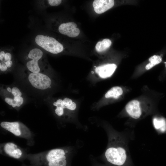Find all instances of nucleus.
<instances>
[{"label": "nucleus", "mask_w": 166, "mask_h": 166, "mask_svg": "<svg viewBox=\"0 0 166 166\" xmlns=\"http://www.w3.org/2000/svg\"><path fill=\"white\" fill-rule=\"evenodd\" d=\"M111 140V144L105 152V157L109 162L113 164L122 165L127 159L126 150L117 139Z\"/></svg>", "instance_id": "obj_1"}, {"label": "nucleus", "mask_w": 166, "mask_h": 166, "mask_svg": "<svg viewBox=\"0 0 166 166\" xmlns=\"http://www.w3.org/2000/svg\"><path fill=\"white\" fill-rule=\"evenodd\" d=\"M34 41L38 46L52 54H58L64 49L63 45L60 42L48 35L38 34L35 36Z\"/></svg>", "instance_id": "obj_2"}, {"label": "nucleus", "mask_w": 166, "mask_h": 166, "mask_svg": "<svg viewBox=\"0 0 166 166\" xmlns=\"http://www.w3.org/2000/svg\"><path fill=\"white\" fill-rule=\"evenodd\" d=\"M43 56V52L38 48H34L30 50L27 56L28 60L26 66L27 69L30 72L39 73L41 68L39 62L42 60Z\"/></svg>", "instance_id": "obj_3"}, {"label": "nucleus", "mask_w": 166, "mask_h": 166, "mask_svg": "<svg viewBox=\"0 0 166 166\" xmlns=\"http://www.w3.org/2000/svg\"><path fill=\"white\" fill-rule=\"evenodd\" d=\"M28 79L33 87L40 90L47 89L51 84V80L48 76L40 73L30 72L28 75Z\"/></svg>", "instance_id": "obj_4"}, {"label": "nucleus", "mask_w": 166, "mask_h": 166, "mask_svg": "<svg viewBox=\"0 0 166 166\" xmlns=\"http://www.w3.org/2000/svg\"><path fill=\"white\" fill-rule=\"evenodd\" d=\"M75 23L69 22L61 23L58 27V31L60 33L71 38L77 36L80 33V30L77 28Z\"/></svg>", "instance_id": "obj_5"}, {"label": "nucleus", "mask_w": 166, "mask_h": 166, "mask_svg": "<svg viewBox=\"0 0 166 166\" xmlns=\"http://www.w3.org/2000/svg\"><path fill=\"white\" fill-rule=\"evenodd\" d=\"M114 4L113 0H95L93 2V6L96 13L101 14L112 7Z\"/></svg>", "instance_id": "obj_6"}, {"label": "nucleus", "mask_w": 166, "mask_h": 166, "mask_svg": "<svg viewBox=\"0 0 166 166\" xmlns=\"http://www.w3.org/2000/svg\"><path fill=\"white\" fill-rule=\"evenodd\" d=\"M125 109L128 114L133 118L138 119L141 114L140 103L137 100H133L129 102L126 105Z\"/></svg>", "instance_id": "obj_7"}, {"label": "nucleus", "mask_w": 166, "mask_h": 166, "mask_svg": "<svg viewBox=\"0 0 166 166\" xmlns=\"http://www.w3.org/2000/svg\"><path fill=\"white\" fill-rule=\"evenodd\" d=\"M117 67L115 64H107L97 67L95 71L100 77L105 78L111 76Z\"/></svg>", "instance_id": "obj_8"}, {"label": "nucleus", "mask_w": 166, "mask_h": 166, "mask_svg": "<svg viewBox=\"0 0 166 166\" xmlns=\"http://www.w3.org/2000/svg\"><path fill=\"white\" fill-rule=\"evenodd\" d=\"M3 149L6 154L15 159H19L22 155V151L16 144L12 142L6 143L4 145Z\"/></svg>", "instance_id": "obj_9"}, {"label": "nucleus", "mask_w": 166, "mask_h": 166, "mask_svg": "<svg viewBox=\"0 0 166 166\" xmlns=\"http://www.w3.org/2000/svg\"><path fill=\"white\" fill-rule=\"evenodd\" d=\"M0 125L2 128L16 136H19L21 134L20 125L18 122L3 121L1 123Z\"/></svg>", "instance_id": "obj_10"}, {"label": "nucleus", "mask_w": 166, "mask_h": 166, "mask_svg": "<svg viewBox=\"0 0 166 166\" xmlns=\"http://www.w3.org/2000/svg\"><path fill=\"white\" fill-rule=\"evenodd\" d=\"M65 154V152L63 149H54L50 150L48 152L46 156L45 160L47 163L54 159Z\"/></svg>", "instance_id": "obj_11"}, {"label": "nucleus", "mask_w": 166, "mask_h": 166, "mask_svg": "<svg viewBox=\"0 0 166 166\" xmlns=\"http://www.w3.org/2000/svg\"><path fill=\"white\" fill-rule=\"evenodd\" d=\"M111 44V41L109 39H104L97 43L95 46L96 50L99 53L103 52L108 49Z\"/></svg>", "instance_id": "obj_12"}, {"label": "nucleus", "mask_w": 166, "mask_h": 166, "mask_svg": "<svg viewBox=\"0 0 166 166\" xmlns=\"http://www.w3.org/2000/svg\"><path fill=\"white\" fill-rule=\"evenodd\" d=\"M123 93L122 89L119 86H115L112 88L106 93L105 95L106 98L113 97L115 98H117L121 95Z\"/></svg>", "instance_id": "obj_13"}, {"label": "nucleus", "mask_w": 166, "mask_h": 166, "mask_svg": "<svg viewBox=\"0 0 166 166\" xmlns=\"http://www.w3.org/2000/svg\"><path fill=\"white\" fill-rule=\"evenodd\" d=\"M48 166H66L67 161L65 155L54 159L47 163Z\"/></svg>", "instance_id": "obj_14"}, {"label": "nucleus", "mask_w": 166, "mask_h": 166, "mask_svg": "<svg viewBox=\"0 0 166 166\" xmlns=\"http://www.w3.org/2000/svg\"><path fill=\"white\" fill-rule=\"evenodd\" d=\"M61 2V0H41L39 1V4L41 7L46 8L49 6H58Z\"/></svg>", "instance_id": "obj_15"}, {"label": "nucleus", "mask_w": 166, "mask_h": 166, "mask_svg": "<svg viewBox=\"0 0 166 166\" xmlns=\"http://www.w3.org/2000/svg\"><path fill=\"white\" fill-rule=\"evenodd\" d=\"M149 61L150 62L145 66L146 70H149L155 65L160 63L162 61V58L160 56L154 55L149 58Z\"/></svg>", "instance_id": "obj_16"}, {"label": "nucleus", "mask_w": 166, "mask_h": 166, "mask_svg": "<svg viewBox=\"0 0 166 166\" xmlns=\"http://www.w3.org/2000/svg\"><path fill=\"white\" fill-rule=\"evenodd\" d=\"M53 105L57 107L55 110V113L58 116H61L64 114V109L65 108L64 106L63 100L59 99L53 103Z\"/></svg>", "instance_id": "obj_17"}, {"label": "nucleus", "mask_w": 166, "mask_h": 166, "mask_svg": "<svg viewBox=\"0 0 166 166\" xmlns=\"http://www.w3.org/2000/svg\"><path fill=\"white\" fill-rule=\"evenodd\" d=\"M153 123L155 128L162 131H164L166 126V122L163 118H154L153 119Z\"/></svg>", "instance_id": "obj_18"}, {"label": "nucleus", "mask_w": 166, "mask_h": 166, "mask_svg": "<svg viewBox=\"0 0 166 166\" xmlns=\"http://www.w3.org/2000/svg\"><path fill=\"white\" fill-rule=\"evenodd\" d=\"M5 54L4 57L0 59V62L4 63L6 61L12 60V54L11 50L9 49H4Z\"/></svg>", "instance_id": "obj_19"}, {"label": "nucleus", "mask_w": 166, "mask_h": 166, "mask_svg": "<svg viewBox=\"0 0 166 166\" xmlns=\"http://www.w3.org/2000/svg\"><path fill=\"white\" fill-rule=\"evenodd\" d=\"M11 93L14 96V97L18 96H21L22 95V92L20 91L19 89L15 87H14L12 89Z\"/></svg>", "instance_id": "obj_20"}, {"label": "nucleus", "mask_w": 166, "mask_h": 166, "mask_svg": "<svg viewBox=\"0 0 166 166\" xmlns=\"http://www.w3.org/2000/svg\"><path fill=\"white\" fill-rule=\"evenodd\" d=\"M4 100L6 102L8 105H11L14 108L16 106V103L13 99L9 97H6Z\"/></svg>", "instance_id": "obj_21"}, {"label": "nucleus", "mask_w": 166, "mask_h": 166, "mask_svg": "<svg viewBox=\"0 0 166 166\" xmlns=\"http://www.w3.org/2000/svg\"><path fill=\"white\" fill-rule=\"evenodd\" d=\"M63 104L65 107L66 109L70 106L73 102L72 100L66 97L63 100Z\"/></svg>", "instance_id": "obj_22"}, {"label": "nucleus", "mask_w": 166, "mask_h": 166, "mask_svg": "<svg viewBox=\"0 0 166 166\" xmlns=\"http://www.w3.org/2000/svg\"><path fill=\"white\" fill-rule=\"evenodd\" d=\"M8 69L4 63L0 62V69L2 72L6 71Z\"/></svg>", "instance_id": "obj_23"}, {"label": "nucleus", "mask_w": 166, "mask_h": 166, "mask_svg": "<svg viewBox=\"0 0 166 166\" xmlns=\"http://www.w3.org/2000/svg\"><path fill=\"white\" fill-rule=\"evenodd\" d=\"M3 63L8 68H10L13 65V62L12 60L8 61Z\"/></svg>", "instance_id": "obj_24"}, {"label": "nucleus", "mask_w": 166, "mask_h": 166, "mask_svg": "<svg viewBox=\"0 0 166 166\" xmlns=\"http://www.w3.org/2000/svg\"><path fill=\"white\" fill-rule=\"evenodd\" d=\"M11 89L10 88V87H8L7 89V90L9 92H10L11 93Z\"/></svg>", "instance_id": "obj_25"}, {"label": "nucleus", "mask_w": 166, "mask_h": 166, "mask_svg": "<svg viewBox=\"0 0 166 166\" xmlns=\"http://www.w3.org/2000/svg\"><path fill=\"white\" fill-rule=\"evenodd\" d=\"M165 67L166 68V64H165Z\"/></svg>", "instance_id": "obj_26"}]
</instances>
